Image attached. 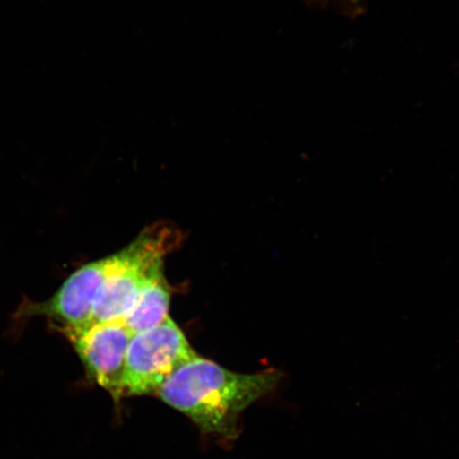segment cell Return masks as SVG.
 <instances>
[{
  "label": "cell",
  "instance_id": "1",
  "mask_svg": "<svg viewBox=\"0 0 459 459\" xmlns=\"http://www.w3.org/2000/svg\"><path fill=\"white\" fill-rule=\"evenodd\" d=\"M281 378L277 369L245 375L197 354L172 373L157 395L191 419L201 432L234 439L240 414L273 392Z\"/></svg>",
  "mask_w": 459,
  "mask_h": 459
},
{
  "label": "cell",
  "instance_id": "2",
  "mask_svg": "<svg viewBox=\"0 0 459 459\" xmlns=\"http://www.w3.org/2000/svg\"><path fill=\"white\" fill-rule=\"evenodd\" d=\"M179 240L177 230L159 223L143 231L127 248L112 255L110 272L95 304L93 324L123 321L148 275L163 265L164 256Z\"/></svg>",
  "mask_w": 459,
  "mask_h": 459
},
{
  "label": "cell",
  "instance_id": "3",
  "mask_svg": "<svg viewBox=\"0 0 459 459\" xmlns=\"http://www.w3.org/2000/svg\"><path fill=\"white\" fill-rule=\"evenodd\" d=\"M185 333L170 317L132 335L126 355L123 399L157 395L177 369L196 357Z\"/></svg>",
  "mask_w": 459,
  "mask_h": 459
},
{
  "label": "cell",
  "instance_id": "4",
  "mask_svg": "<svg viewBox=\"0 0 459 459\" xmlns=\"http://www.w3.org/2000/svg\"><path fill=\"white\" fill-rule=\"evenodd\" d=\"M113 256L85 264L73 273L49 299L25 302L22 317L44 316L57 332L86 328L93 324L94 307L110 272Z\"/></svg>",
  "mask_w": 459,
  "mask_h": 459
},
{
  "label": "cell",
  "instance_id": "5",
  "mask_svg": "<svg viewBox=\"0 0 459 459\" xmlns=\"http://www.w3.org/2000/svg\"><path fill=\"white\" fill-rule=\"evenodd\" d=\"M76 351L86 377L107 390L114 401L123 399V380L132 333L123 321L91 324L62 332Z\"/></svg>",
  "mask_w": 459,
  "mask_h": 459
},
{
  "label": "cell",
  "instance_id": "6",
  "mask_svg": "<svg viewBox=\"0 0 459 459\" xmlns=\"http://www.w3.org/2000/svg\"><path fill=\"white\" fill-rule=\"evenodd\" d=\"M169 286L160 265L148 275L123 323L132 334L152 329L169 317Z\"/></svg>",
  "mask_w": 459,
  "mask_h": 459
},
{
  "label": "cell",
  "instance_id": "7",
  "mask_svg": "<svg viewBox=\"0 0 459 459\" xmlns=\"http://www.w3.org/2000/svg\"><path fill=\"white\" fill-rule=\"evenodd\" d=\"M343 2H347L350 4H357L359 2V0H343Z\"/></svg>",
  "mask_w": 459,
  "mask_h": 459
}]
</instances>
